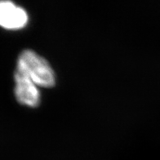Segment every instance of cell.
Segmentation results:
<instances>
[{
    "mask_svg": "<svg viewBox=\"0 0 160 160\" xmlns=\"http://www.w3.org/2000/svg\"><path fill=\"white\" fill-rule=\"evenodd\" d=\"M17 70L29 77L36 85L50 88L55 85V74L48 62L35 52L26 49L20 54Z\"/></svg>",
    "mask_w": 160,
    "mask_h": 160,
    "instance_id": "1",
    "label": "cell"
},
{
    "mask_svg": "<svg viewBox=\"0 0 160 160\" xmlns=\"http://www.w3.org/2000/svg\"><path fill=\"white\" fill-rule=\"evenodd\" d=\"M15 95L21 104L34 107L39 104L40 93L37 85L29 77L16 70L14 74Z\"/></svg>",
    "mask_w": 160,
    "mask_h": 160,
    "instance_id": "2",
    "label": "cell"
},
{
    "mask_svg": "<svg viewBox=\"0 0 160 160\" xmlns=\"http://www.w3.org/2000/svg\"><path fill=\"white\" fill-rule=\"evenodd\" d=\"M28 21L27 12L14 2L0 1V25L8 30H17L24 27Z\"/></svg>",
    "mask_w": 160,
    "mask_h": 160,
    "instance_id": "3",
    "label": "cell"
}]
</instances>
